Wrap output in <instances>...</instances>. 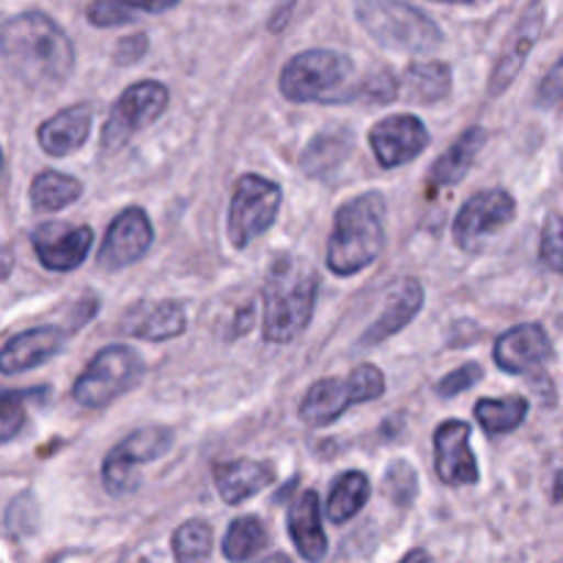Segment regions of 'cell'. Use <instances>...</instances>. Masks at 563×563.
<instances>
[{"instance_id":"obj_1","label":"cell","mask_w":563,"mask_h":563,"mask_svg":"<svg viewBox=\"0 0 563 563\" xmlns=\"http://www.w3.org/2000/svg\"><path fill=\"white\" fill-rule=\"evenodd\" d=\"M0 55L16 80L55 88L75 69V44L44 11H22L0 25Z\"/></svg>"},{"instance_id":"obj_2","label":"cell","mask_w":563,"mask_h":563,"mask_svg":"<svg viewBox=\"0 0 563 563\" xmlns=\"http://www.w3.org/2000/svg\"><path fill=\"white\" fill-rule=\"evenodd\" d=\"M319 295V275L306 258L278 256L264 280V339L269 344H289L313 317Z\"/></svg>"},{"instance_id":"obj_3","label":"cell","mask_w":563,"mask_h":563,"mask_svg":"<svg viewBox=\"0 0 563 563\" xmlns=\"http://www.w3.org/2000/svg\"><path fill=\"white\" fill-rule=\"evenodd\" d=\"M385 247V198L363 192L335 214L328 242V267L335 275H355L372 267Z\"/></svg>"},{"instance_id":"obj_4","label":"cell","mask_w":563,"mask_h":563,"mask_svg":"<svg viewBox=\"0 0 563 563\" xmlns=\"http://www.w3.org/2000/svg\"><path fill=\"white\" fill-rule=\"evenodd\" d=\"M357 71L350 55L335 49H306L280 71V93L289 102H355Z\"/></svg>"},{"instance_id":"obj_5","label":"cell","mask_w":563,"mask_h":563,"mask_svg":"<svg viewBox=\"0 0 563 563\" xmlns=\"http://www.w3.org/2000/svg\"><path fill=\"white\" fill-rule=\"evenodd\" d=\"M357 22L377 44L399 53H432L443 31L432 16L405 0H357Z\"/></svg>"},{"instance_id":"obj_6","label":"cell","mask_w":563,"mask_h":563,"mask_svg":"<svg viewBox=\"0 0 563 563\" xmlns=\"http://www.w3.org/2000/svg\"><path fill=\"white\" fill-rule=\"evenodd\" d=\"M385 390V377L377 366H361L346 379L328 377L308 388L300 401V421L306 427H328L344 416L350 407L379 399Z\"/></svg>"},{"instance_id":"obj_7","label":"cell","mask_w":563,"mask_h":563,"mask_svg":"<svg viewBox=\"0 0 563 563\" xmlns=\"http://www.w3.org/2000/svg\"><path fill=\"white\" fill-rule=\"evenodd\" d=\"M143 374H146V363L135 350H130V346H108L99 355H93L86 372L75 379L71 396H75L77 405L88 407V410H99V407H108L121 394L135 388Z\"/></svg>"},{"instance_id":"obj_8","label":"cell","mask_w":563,"mask_h":563,"mask_svg":"<svg viewBox=\"0 0 563 563\" xmlns=\"http://www.w3.org/2000/svg\"><path fill=\"white\" fill-rule=\"evenodd\" d=\"M280 209V187L264 176L245 174L236 179L229 207V240L234 247H247L269 231Z\"/></svg>"},{"instance_id":"obj_9","label":"cell","mask_w":563,"mask_h":563,"mask_svg":"<svg viewBox=\"0 0 563 563\" xmlns=\"http://www.w3.org/2000/svg\"><path fill=\"white\" fill-rule=\"evenodd\" d=\"M170 445H174V434L163 427H146L132 432L130 438H124L119 445H113V449L108 451V456H104V489H108L110 495H115V498L135 493L137 484H141L137 467L168 454Z\"/></svg>"},{"instance_id":"obj_10","label":"cell","mask_w":563,"mask_h":563,"mask_svg":"<svg viewBox=\"0 0 563 563\" xmlns=\"http://www.w3.org/2000/svg\"><path fill=\"white\" fill-rule=\"evenodd\" d=\"M168 108V88L157 80H141L115 99L102 126V148L119 152L143 126L154 124Z\"/></svg>"},{"instance_id":"obj_11","label":"cell","mask_w":563,"mask_h":563,"mask_svg":"<svg viewBox=\"0 0 563 563\" xmlns=\"http://www.w3.org/2000/svg\"><path fill=\"white\" fill-rule=\"evenodd\" d=\"M517 212L515 198L506 190H482L465 201V207L456 214L454 225H451V234L454 242L462 251H473L484 236H489L493 231L504 229L506 223H511Z\"/></svg>"},{"instance_id":"obj_12","label":"cell","mask_w":563,"mask_h":563,"mask_svg":"<svg viewBox=\"0 0 563 563\" xmlns=\"http://www.w3.org/2000/svg\"><path fill=\"white\" fill-rule=\"evenodd\" d=\"M368 143L383 168H399L429 146V132L418 115L396 113L372 126Z\"/></svg>"},{"instance_id":"obj_13","label":"cell","mask_w":563,"mask_h":563,"mask_svg":"<svg viewBox=\"0 0 563 563\" xmlns=\"http://www.w3.org/2000/svg\"><path fill=\"white\" fill-rule=\"evenodd\" d=\"M33 251H36L38 262L55 273H69L86 262L88 251L93 245V231L88 225L75 223H42L33 231Z\"/></svg>"},{"instance_id":"obj_14","label":"cell","mask_w":563,"mask_h":563,"mask_svg":"<svg viewBox=\"0 0 563 563\" xmlns=\"http://www.w3.org/2000/svg\"><path fill=\"white\" fill-rule=\"evenodd\" d=\"M154 229L152 220L143 209L130 207L110 223L108 234H104L102 247H99V264L108 269L130 267V264L141 262L146 251L152 247Z\"/></svg>"},{"instance_id":"obj_15","label":"cell","mask_w":563,"mask_h":563,"mask_svg":"<svg viewBox=\"0 0 563 563\" xmlns=\"http://www.w3.org/2000/svg\"><path fill=\"white\" fill-rule=\"evenodd\" d=\"M438 476L449 487H465L478 482L476 456L471 451V427L465 421H445L434 432Z\"/></svg>"},{"instance_id":"obj_16","label":"cell","mask_w":563,"mask_h":563,"mask_svg":"<svg viewBox=\"0 0 563 563\" xmlns=\"http://www.w3.org/2000/svg\"><path fill=\"white\" fill-rule=\"evenodd\" d=\"M542 31H544V5L537 0V3H531V9L522 14V20L517 22L511 36L506 38L504 53H500L498 64H495L493 75H489V93H493V97L504 93L506 88L515 82V77L520 75V69L526 66L528 55H531L533 44L539 42Z\"/></svg>"},{"instance_id":"obj_17","label":"cell","mask_w":563,"mask_h":563,"mask_svg":"<svg viewBox=\"0 0 563 563\" xmlns=\"http://www.w3.org/2000/svg\"><path fill=\"white\" fill-rule=\"evenodd\" d=\"M553 361V341L542 324H520L495 344V363L506 374H526Z\"/></svg>"},{"instance_id":"obj_18","label":"cell","mask_w":563,"mask_h":563,"mask_svg":"<svg viewBox=\"0 0 563 563\" xmlns=\"http://www.w3.org/2000/svg\"><path fill=\"white\" fill-rule=\"evenodd\" d=\"M66 344V333L60 328H33L14 335L0 350V374H22L42 363L53 361Z\"/></svg>"},{"instance_id":"obj_19","label":"cell","mask_w":563,"mask_h":563,"mask_svg":"<svg viewBox=\"0 0 563 563\" xmlns=\"http://www.w3.org/2000/svg\"><path fill=\"white\" fill-rule=\"evenodd\" d=\"M322 504H319V495L313 489L297 495L289 506V537L295 542V548L300 550V555L308 563H319L328 555V537L322 531V515H319Z\"/></svg>"},{"instance_id":"obj_20","label":"cell","mask_w":563,"mask_h":563,"mask_svg":"<svg viewBox=\"0 0 563 563\" xmlns=\"http://www.w3.org/2000/svg\"><path fill=\"white\" fill-rule=\"evenodd\" d=\"M91 121V104H71V108L60 110V113H55L53 119L38 126V146L49 157H66V154H71L88 141Z\"/></svg>"},{"instance_id":"obj_21","label":"cell","mask_w":563,"mask_h":563,"mask_svg":"<svg viewBox=\"0 0 563 563\" xmlns=\"http://www.w3.org/2000/svg\"><path fill=\"white\" fill-rule=\"evenodd\" d=\"M214 484H218L220 498L229 506L242 504L251 495L262 493L264 487H269L275 478V467L269 462H256V460H234V462H218L212 465Z\"/></svg>"},{"instance_id":"obj_22","label":"cell","mask_w":563,"mask_h":563,"mask_svg":"<svg viewBox=\"0 0 563 563\" xmlns=\"http://www.w3.org/2000/svg\"><path fill=\"white\" fill-rule=\"evenodd\" d=\"M185 311L176 302H137L124 319L121 330L143 341H168L185 333Z\"/></svg>"},{"instance_id":"obj_23","label":"cell","mask_w":563,"mask_h":563,"mask_svg":"<svg viewBox=\"0 0 563 563\" xmlns=\"http://www.w3.org/2000/svg\"><path fill=\"white\" fill-rule=\"evenodd\" d=\"M421 306H423V286L418 284L416 278L401 280L399 289L388 297V308L379 313V319H374V324L366 330L361 344L366 346L383 344L385 339H390V335L399 333L401 328H407V324L418 317Z\"/></svg>"},{"instance_id":"obj_24","label":"cell","mask_w":563,"mask_h":563,"mask_svg":"<svg viewBox=\"0 0 563 563\" xmlns=\"http://www.w3.org/2000/svg\"><path fill=\"white\" fill-rule=\"evenodd\" d=\"M401 86L412 102H440L451 93V66L443 60H418V64L407 66L405 82H399V88Z\"/></svg>"},{"instance_id":"obj_25","label":"cell","mask_w":563,"mask_h":563,"mask_svg":"<svg viewBox=\"0 0 563 563\" xmlns=\"http://www.w3.org/2000/svg\"><path fill=\"white\" fill-rule=\"evenodd\" d=\"M179 3L181 0H91L86 16L97 27H119L130 25L143 14H163Z\"/></svg>"},{"instance_id":"obj_26","label":"cell","mask_w":563,"mask_h":563,"mask_svg":"<svg viewBox=\"0 0 563 563\" xmlns=\"http://www.w3.org/2000/svg\"><path fill=\"white\" fill-rule=\"evenodd\" d=\"M352 146H355V137L350 130L322 132L308 143L306 154H302V170L308 176H330L350 157Z\"/></svg>"},{"instance_id":"obj_27","label":"cell","mask_w":563,"mask_h":563,"mask_svg":"<svg viewBox=\"0 0 563 563\" xmlns=\"http://www.w3.org/2000/svg\"><path fill=\"white\" fill-rule=\"evenodd\" d=\"M484 141H487V132H484L482 126H471L465 135H460V141H456L454 146H451L449 152H445L443 157L434 163V168H432L434 185L449 187V185H456L460 179H465V174L471 170L473 159H476V154L482 152Z\"/></svg>"},{"instance_id":"obj_28","label":"cell","mask_w":563,"mask_h":563,"mask_svg":"<svg viewBox=\"0 0 563 563\" xmlns=\"http://www.w3.org/2000/svg\"><path fill=\"white\" fill-rule=\"evenodd\" d=\"M82 185L75 176L58 174V170H42L36 179L31 181V207L38 214L60 212L69 203H75L80 198Z\"/></svg>"},{"instance_id":"obj_29","label":"cell","mask_w":563,"mask_h":563,"mask_svg":"<svg viewBox=\"0 0 563 563\" xmlns=\"http://www.w3.org/2000/svg\"><path fill=\"white\" fill-rule=\"evenodd\" d=\"M368 495H372V484L363 473L350 471L344 476L335 478L333 489H330V498H328V517L330 522L335 526H344L350 522L357 511L366 506Z\"/></svg>"},{"instance_id":"obj_30","label":"cell","mask_w":563,"mask_h":563,"mask_svg":"<svg viewBox=\"0 0 563 563\" xmlns=\"http://www.w3.org/2000/svg\"><path fill=\"white\" fill-rule=\"evenodd\" d=\"M528 416V399L506 396V399H482L476 405V418L487 434L515 432Z\"/></svg>"},{"instance_id":"obj_31","label":"cell","mask_w":563,"mask_h":563,"mask_svg":"<svg viewBox=\"0 0 563 563\" xmlns=\"http://www.w3.org/2000/svg\"><path fill=\"white\" fill-rule=\"evenodd\" d=\"M269 537H267V528L262 526V520L256 517H240L229 526L223 539V553L225 559L234 561V563H245L251 561L253 555L262 553L267 548Z\"/></svg>"},{"instance_id":"obj_32","label":"cell","mask_w":563,"mask_h":563,"mask_svg":"<svg viewBox=\"0 0 563 563\" xmlns=\"http://www.w3.org/2000/svg\"><path fill=\"white\" fill-rule=\"evenodd\" d=\"M214 533L207 520H190L176 528L174 533V559L176 563H207L212 555Z\"/></svg>"},{"instance_id":"obj_33","label":"cell","mask_w":563,"mask_h":563,"mask_svg":"<svg viewBox=\"0 0 563 563\" xmlns=\"http://www.w3.org/2000/svg\"><path fill=\"white\" fill-rule=\"evenodd\" d=\"M36 390H0V445L14 440L25 429V405Z\"/></svg>"},{"instance_id":"obj_34","label":"cell","mask_w":563,"mask_h":563,"mask_svg":"<svg viewBox=\"0 0 563 563\" xmlns=\"http://www.w3.org/2000/svg\"><path fill=\"white\" fill-rule=\"evenodd\" d=\"M399 80H396L394 71L383 69V71H374V75H368L366 80L357 82V99H363V102H394L396 97H399Z\"/></svg>"},{"instance_id":"obj_35","label":"cell","mask_w":563,"mask_h":563,"mask_svg":"<svg viewBox=\"0 0 563 563\" xmlns=\"http://www.w3.org/2000/svg\"><path fill=\"white\" fill-rule=\"evenodd\" d=\"M416 489H418L416 471H412L407 462H396V465L385 473V495H390L399 506L412 504Z\"/></svg>"},{"instance_id":"obj_36","label":"cell","mask_w":563,"mask_h":563,"mask_svg":"<svg viewBox=\"0 0 563 563\" xmlns=\"http://www.w3.org/2000/svg\"><path fill=\"white\" fill-rule=\"evenodd\" d=\"M482 379V366L478 363H467V366L456 368V372H451L449 377L440 379L438 383V394L440 396H456V394H465L467 388H473V385Z\"/></svg>"},{"instance_id":"obj_37","label":"cell","mask_w":563,"mask_h":563,"mask_svg":"<svg viewBox=\"0 0 563 563\" xmlns=\"http://www.w3.org/2000/svg\"><path fill=\"white\" fill-rule=\"evenodd\" d=\"M539 258H542L550 269H555V273L561 269V220H559V214H553V218L548 220V229H544V234H542V247H539Z\"/></svg>"},{"instance_id":"obj_38","label":"cell","mask_w":563,"mask_h":563,"mask_svg":"<svg viewBox=\"0 0 563 563\" xmlns=\"http://www.w3.org/2000/svg\"><path fill=\"white\" fill-rule=\"evenodd\" d=\"M148 47V38L143 33H135V36H126L121 38L119 47H115V60L119 64H132V60L141 58Z\"/></svg>"},{"instance_id":"obj_39","label":"cell","mask_w":563,"mask_h":563,"mask_svg":"<svg viewBox=\"0 0 563 563\" xmlns=\"http://www.w3.org/2000/svg\"><path fill=\"white\" fill-rule=\"evenodd\" d=\"M561 97V64H555L553 69H550L548 80L542 82V88H539V102L542 104H555Z\"/></svg>"},{"instance_id":"obj_40","label":"cell","mask_w":563,"mask_h":563,"mask_svg":"<svg viewBox=\"0 0 563 563\" xmlns=\"http://www.w3.org/2000/svg\"><path fill=\"white\" fill-rule=\"evenodd\" d=\"M399 563H432V555L427 550H410Z\"/></svg>"},{"instance_id":"obj_41","label":"cell","mask_w":563,"mask_h":563,"mask_svg":"<svg viewBox=\"0 0 563 563\" xmlns=\"http://www.w3.org/2000/svg\"><path fill=\"white\" fill-rule=\"evenodd\" d=\"M262 563H291V561L286 559L284 553H278V555H269V559H267V561H262Z\"/></svg>"},{"instance_id":"obj_42","label":"cell","mask_w":563,"mask_h":563,"mask_svg":"<svg viewBox=\"0 0 563 563\" xmlns=\"http://www.w3.org/2000/svg\"><path fill=\"white\" fill-rule=\"evenodd\" d=\"M432 3H478V0H432Z\"/></svg>"},{"instance_id":"obj_43","label":"cell","mask_w":563,"mask_h":563,"mask_svg":"<svg viewBox=\"0 0 563 563\" xmlns=\"http://www.w3.org/2000/svg\"><path fill=\"white\" fill-rule=\"evenodd\" d=\"M0 181H3V152H0Z\"/></svg>"}]
</instances>
